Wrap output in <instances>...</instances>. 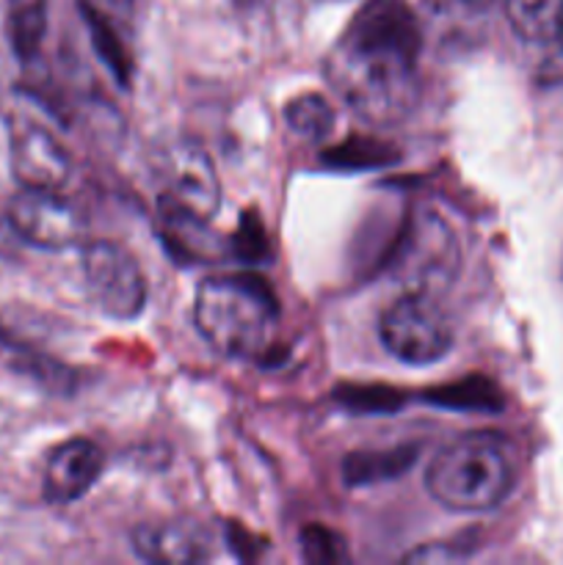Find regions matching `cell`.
<instances>
[{"label": "cell", "instance_id": "6da1fadb", "mask_svg": "<svg viewBox=\"0 0 563 565\" xmlns=\"http://www.w3.org/2000/svg\"><path fill=\"white\" fill-rule=\"evenodd\" d=\"M423 31L403 0H370L323 61L337 97L364 121L397 125L419 99Z\"/></svg>", "mask_w": 563, "mask_h": 565}, {"label": "cell", "instance_id": "7a4b0ae2", "mask_svg": "<svg viewBox=\"0 0 563 565\" xmlns=\"http://www.w3.org/2000/svg\"><path fill=\"white\" fill-rule=\"evenodd\" d=\"M193 326L221 356L257 362L274 345L279 301L257 274L210 276L193 296Z\"/></svg>", "mask_w": 563, "mask_h": 565}, {"label": "cell", "instance_id": "3957f363", "mask_svg": "<svg viewBox=\"0 0 563 565\" xmlns=\"http://www.w3.org/2000/svg\"><path fill=\"white\" fill-rule=\"evenodd\" d=\"M517 483L513 450L500 434L472 430L442 447L425 472V489L442 508L486 513L508 500Z\"/></svg>", "mask_w": 563, "mask_h": 565}, {"label": "cell", "instance_id": "277c9868", "mask_svg": "<svg viewBox=\"0 0 563 565\" xmlns=\"http://www.w3.org/2000/svg\"><path fill=\"white\" fill-rule=\"evenodd\" d=\"M392 274L406 292L436 298L458 274V243L436 213H417L397 246Z\"/></svg>", "mask_w": 563, "mask_h": 565}, {"label": "cell", "instance_id": "5b68a950", "mask_svg": "<svg viewBox=\"0 0 563 565\" xmlns=\"http://www.w3.org/2000/svg\"><path fill=\"white\" fill-rule=\"evenodd\" d=\"M386 351L403 364L425 367L445 359L453 348V326L436 298L406 292L379 320Z\"/></svg>", "mask_w": 563, "mask_h": 565}, {"label": "cell", "instance_id": "8992f818", "mask_svg": "<svg viewBox=\"0 0 563 565\" xmlns=\"http://www.w3.org/2000/svg\"><path fill=\"white\" fill-rule=\"evenodd\" d=\"M81 268L94 307L114 320H136L147 307V279L125 246L92 241L81 252Z\"/></svg>", "mask_w": 563, "mask_h": 565}, {"label": "cell", "instance_id": "52a82bcc", "mask_svg": "<svg viewBox=\"0 0 563 565\" xmlns=\"http://www.w3.org/2000/svg\"><path fill=\"white\" fill-rule=\"evenodd\" d=\"M6 224L20 241L44 252H64L83 241V213L61 191L22 188L6 207Z\"/></svg>", "mask_w": 563, "mask_h": 565}, {"label": "cell", "instance_id": "ba28073f", "mask_svg": "<svg viewBox=\"0 0 563 565\" xmlns=\"http://www.w3.org/2000/svg\"><path fill=\"white\" fill-rule=\"evenodd\" d=\"M9 160L20 188L61 191L72 174V158L61 138L25 114L9 119Z\"/></svg>", "mask_w": 563, "mask_h": 565}, {"label": "cell", "instance_id": "9c48e42d", "mask_svg": "<svg viewBox=\"0 0 563 565\" xmlns=\"http://www.w3.org/2000/svg\"><path fill=\"white\" fill-rule=\"evenodd\" d=\"M169 202L204 221H213L221 207V185L210 154L199 143H180L166 160V193Z\"/></svg>", "mask_w": 563, "mask_h": 565}, {"label": "cell", "instance_id": "30bf717a", "mask_svg": "<svg viewBox=\"0 0 563 565\" xmlns=\"http://www.w3.org/2000/svg\"><path fill=\"white\" fill-rule=\"evenodd\" d=\"M132 550L155 565H193L215 561V535L191 519L147 522L132 530Z\"/></svg>", "mask_w": 563, "mask_h": 565}, {"label": "cell", "instance_id": "8fae6325", "mask_svg": "<svg viewBox=\"0 0 563 565\" xmlns=\"http://www.w3.org/2000/svg\"><path fill=\"white\" fill-rule=\"evenodd\" d=\"M103 467L105 452L92 439L75 436V439L61 441L44 463V500L50 505H72V502L83 500L99 480Z\"/></svg>", "mask_w": 563, "mask_h": 565}, {"label": "cell", "instance_id": "7c38bea8", "mask_svg": "<svg viewBox=\"0 0 563 565\" xmlns=\"http://www.w3.org/2000/svg\"><path fill=\"white\" fill-rule=\"evenodd\" d=\"M158 224H160V237L169 243L171 252L177 257L188 259H219V243H215L213 232H210V221L199 218V215L188 213V210L177 207L174 202H169L166 196H160L158 202Z\"/></svg>", "mask_w": 563, "mask_h": 565}, {"label": "cell", "instance_id": "4fadbf2b", "mask_svg": "<svg viewBox=\"0 0 563 565\" xmlns=\"http://www.w3.org/2000/svg\"><path fill=\"white\" fill-rule=\"evenodd\" d=\"M513 33L530 44L557 42L563 31V0H506Z\"/></svg>", "mask_w": 563, "mask_h": 565}, {"label": "cell", "instance_id": "5bb4252c", "mask_svg": "<svg viewBox=\"0 0 563 565\" xmlns=\"http://www.w3.org/2000/svg\"><path fill=\"white\" fill-rule=\"evenodd\" d=\"M6 31L17 58H36L47 33V0H6Z\"/></svg>", "mask_w": 563, "mask_h": 565}, {"label": "cell", "instance_id": "9a60e30c", "mask_svg": "<svg viewBox=\"0 0 563 565\" xmlns=\"http://www.w3.org/2000/svg\"><path fill=\"white\" fill-rule=\"evenodd\" d=\"M285 119H287V127H290L298 138L318 143L331 136L337 114L323 94L307 92V94H298V97H293L290 103H287Z\"/></svg>", "mask_w": 563, "mask_h": 565}, {"label": "cell", "instance_id": "2e32d148", "mask_svg": "<svg viewBox=\"0 0 563 565\" xmlns=\"http://www.w3.org/2000/svg\"><path fill=\"white\" fill-rule=\"evenodd\" d=\"M301 552L309 563L346 561V541L326 527H307L301 533Z\"/></svg>", "mask_w": 563, "mask_h": 565}, {"label": "cell", "instance_id": "e0dca14e", "mask_svg": "<svg viewBox=\"0 0 563 565\" xmlns=\"http://www.w3.org/2000/svg\"><path fill=\"white\" fill-rule=\"evenodd\" d=\"M428 3L445 14H475V11L489 9L495 0H428Z\"/></svg>", "mask_w": 563, "mask_h": 565}, {"label": "cell", "instance_id": "ac0fdd59", "mask_svg": "<svg viewBox=\"0 0 563 565\" xmlns=\"http://www.w3.org/2000/svg\"><path fill=\"white\" fill-rule=\"evenodd\" d=\"M99 11H110V14H127L132 0H92Z\"/></svg>", "mask_w": 563, "mask_h": 565}, {"label": "cell", "instance_id": "d6986e66", "mask_svg": "<svg viewBox=\"0 0 563 565\" xmlns=\"http://www.w3.org/2000/svg\"><path fill=\"white\" fill-rule=\"evenodd\" d=\"M557 42H561V47H563V31H561V36H557Z\"/></svg>", "mask_w": 563, "mask_h": 565}, {"label": "cell", "instance_id": "ffe728a7", "mask_svg": "<svg viewBox=\"0 0 563 565\" xmlns=\"http://www.w3.org/2000/svg\"><path fill=\"white\" fill-rule=\"evenodd\" d=\"M232 3H246V0H232Z\"/></svg>", "mask_w": 563, "mask_h": 565}, {"label": "cell", "instance_id": "44dd1931", "mask_svg": "<svg viewBox=\"0 0 563 565\" xmlns=\"http://www.w3.org/2000/svg\"><path fill=\"white\" fill-rule=\"evenodd\" d=\"M0 92H3V83H0Z\"/></svg>", "mask_w": 563, "mask_h": 565}]
</instances>
